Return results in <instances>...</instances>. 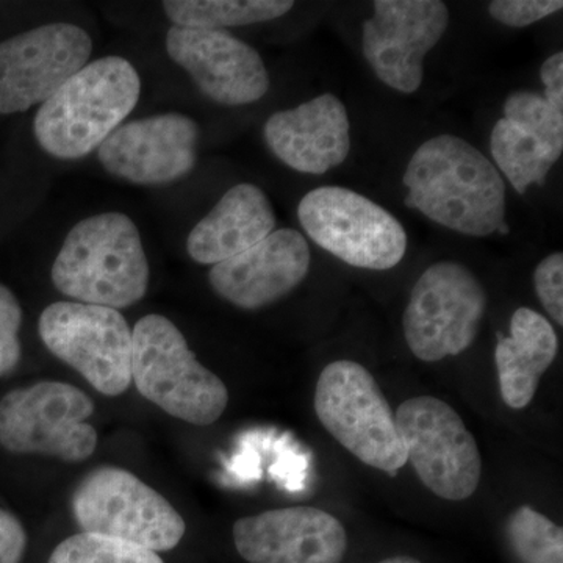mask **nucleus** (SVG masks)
<instances>
[{
    "mask_svg": "<svg viewBox=\"0 0 563 563\" xmlns=\"http://www.w3.org/2000/svg\"><path fill=\"white\" fill-rule=\"evenodd\" d=\"M407 461L439 498L463 501L483 476V459L472 432L450 404L433 396L407 399L395 415Z\"/></svg>",
    "mask_w": 563,
    "mask_h": 563,
    "instance_id": "9d476101",
    "label": "nucleus"
},
{
    "mask_svg": "<svg viewBox=\"0 0 563 563\" xmlns=\"http://www.w3.org/2000/svg\"><path fill=\"white\" fill-rule=\"evenodd\" d=\"M92 40L69 22H51L0 43V114L41 106L88 65Z\"/></svg>",
    "mask_w": 563,
    "mask_h": 563,
    "instance_id": "f8f14e48",
    "label": "nucleus"
},
{
    "mask_svg": "<svg viewBox=\"0 0 563 563\" xmlns=\"http://www.w3.org/2000/svg\"><path fill=\"white\" fill-rule=\"evenodd\" d=\"M498 340L495 362L504 402L510 409H525L558 355V333L543 314L520 307L510 320V335L498 333Z\"/></svg>",
    "mask_w": 563,
    "mask_h": 563,
    "instance_id": "aec40b11",
    "label": "nucleus"
},
{
    "mask_svg": "<svg viewBox=\"0 0 563 563\" xmlns=\"http://www.w3.org/2000/svg\"><path fill=\"white\" fill-rule=\"evenodd\" d=\"M547 102L563 113V54L551 55L540 69Z\"/></svg>",
    "mask_w": 563,
    "mask_h": 563,
    "instance_id": "c756f323",
    "label": "nucleus"
},
{
    "mask_svg": "<svg viewBox=\"0 0 563 563\" xmlns=\"http://www.w3.org/2000/svg\"><path fill=\"white\" fill-rule=\"evenodd\" d=\"M485 309L487 295L472 269L457 262L433 263L404 310L407 346L422 362L462 354L476 340Z\"/></svg>",
    "mask_w": 563,
    "mask_h": 563,
    "instance_id": "1a4fd4ad",
    "label": "nucleus"
},
{
    "mask_svg": "<svg viewBox=\"0 0 563 563\" xmlns=\"http://www.w3.org/2000/svg\"><path fill=\"white\" fill-rule=\"evenodd\" d=\"M132 380L163 412L196 426L220 420L229 391L217 374L201 365L173 321L147 314L132 331Z\"/></svg>",
    "mask_w": 563,
    "mask_h": 563,
    "instance_id": "20e7f679",
    "label": "nucleus"
},
{
    "mask_svg": "<svg viewBox=\"0 0 563 563\" xmlns=\"http://www.w3.org/2000/svg\"><path fill=\"white\" fill-rule=\"evenodd\" d=\"M233 542L250 563H342L343 525L317 507H285L240 518Z\"/></svg>",
    "mask_w": 563,
    "mask_h": 563,
    "instance_id": "dca6fc26",
    "label": "nucleus"
},
{
    "mask_svg": "<svg viewBox=\"0 0 563 563\" xmlns=\"http://www.w3.org/2000/svg\"><path fill=\"white\" fill-rule=\"evenodd\" d=\"M295 7L291 0H168L166 16L177 27L224 31L277 20Z\"/></svg>",
    "mask_w": 563,
    "mask_h": 563,
    "instance_id": "412c9836",
    "label": "nucleus"
},
{
    "mask_svg": "<svg viewBox=\"0 0 563 563\" xmlns=\"http://www.w3.org/2000/svg\"><path fill=\"white\" fill-rule=\"evenodd\" d=\"M314 412L344 450L380 472L407 463L395 413L373 374L352 361L329 363L318 377Z\"/></svg>",
    "mask_w": 563,
    "mask_h": 563,
    "instance_id": "39448f33",
    "label": "nucleus"
},
{
    "mask_svg": "<svg viewBox=\"0 0 563 563\" xmlns=\"http://www.w3.org/2000/svg\"><path fill=\"white\" fill-rule=\"evenodd\" d=\"M309 269L310 247L302 233L280 229L243 254L213 265L209 280L224 301L257 310L295 290Z\"/></svg>",
    "mask_w": 563,
    "mask_h": 563,
    "instance_id": "f3484780",
    "label": "nucleus"
},
{
    "mask_svg": "<svg viewBox=\"0 0 563 563\" xmlns=\"http://www.w3.org/2000/svg\"><path fill=\"white\" fill-rule=\"evenodd\" d=\"M27 548V533L13 514L0 509V563H21Z\"/></svg>",
    "mask_w": 563,
    "mask_h": 563,
    "instance_id": "c85d7f7f",
    "label": "nucleus"
},
{
    "mask_svg": "<svg viewBox=\"0 0 563 563\" xmlns=\"http://www.w3.org/2000/svg\"><path fill=\"white\" fill-rule=\"evenodd\" d=\"M363 24V55L377 79L412 95L422 84V63L443 38L450 11L440 0H376Z\"/></svg>",
    "mask_w": 563,
    "mask_h": 563,
    "instance_id": "ddd939ff",
    "label": "nucleus"
},
{
    "mask_svg": "<svg viewBox=\"0 0 563 563\" xmlns=\"http://www.w3.org/2000/svg\"><path fill=\"white\" fill-rule=\"evenodd\" d=\"M47 350L106 396L132 383V331L118 310L81 302H55L38 321Z\"/></svg>",
    "mask_w": 563,
    "mask_h": 563,
    "instance_id": "9b49d317",
    "label": "nucleus"
},
{
    "mask_svg": "<svg viewBox=\"0 0 563 563\" xmlns=\"http://www.w3.org/2000/svg\"><path fill=\"white\" fill-rule=\"evenodd\" d=\"M73 512L81 531L146 548L172 551L184 539V518L165 496L135 474L117 466L88 473L73 495Z\"/></svg>",
    "mask_w": 563,
    "mask_h": 563,
    "instance_id": "423d86ee",
    "label": "nucleus"
},
{
    "mask_svg": "<svg viewBox=\"0 0 563 563\" xmlns=\"http://www.w3.org/2000/svg\"><path fill=\"white\" fill-rule=\"evenodd\" d=\"M379 563H421L413 558H407V555H398V558L385 559V561Z\"/></svg>",
    "mask_w": 563,
    "mask_h": 563,
    "instance_id": "7c9ffc66",
    "label": "nucleus"
},
{
    "mask_svg": "<svg viewBox=\"0 0 563 563\" xmlns=\"http://www.w3.org/2000/svg\"><path fill=\"white\" fill-rule=\"evenodd\" d=\"M507 539L523 563H563L561 526L532 507H518L510 515Z\"/></svg>",
    "mask_w": 563,
    "mask_h": 563,
    "instance_id": "5701e85b",
    "label": "nucleus"
},
{
    "mask_svg": "<svg viewBox=\"0 0 563 563\" xmlns=\"http://www.w3.org/2000/svg\"><path fill=\"white\" fill-rule=\"evenodd\" d=\"M140 95L141 79L131 62L114 55L99 58L41 103L33 133L52 157L79 161L121 128Z\"/></svg>",
    "mask_w": 563,
    "mask_h": 563,
    "instance_id": "7ed1b4c3",
    "label": "nucleus"
},
{
    "mask_svg": "<svg viewBox=\"0 0 563 563\" xmlns=\"http://www.w3.org/2000/svg\"><path fill=\"white\" fill-rule=\"evenodd\" d=\"M402 181L406 206L450 231L476 239L510 232L501 173L461 136L443 133L422 143Z\"/></svg>",
    "mask_w": 563,
    "mask_h": 563,
    "instance_id": "f257e3e1",
    "label": "nucleus"
},
{
    "mask_svg": "<svg viewBox=\"0 0 563 563\" xmlns=\"http://www.w3.org/2000/svg\"><path fill=\"white\" fill-rule=\"evenodd\" d=\"M298 218L313 243L355 268L387 272L406 255L401 222L361 192L317 188L299 202Z\"/></svg>",
    "mask_w": 563,
    "mask_h": 563,
    "instance_id": "0eeeda50",
    "label": "nucleus"
},
{
    "mask_svg": "<svg viewBox=\"0 0 563 563\" xmlns=\"http://www.w3.org/2000/svg\"><path fill=\"white\" fill-rule=\"evenodd\" d=\"M150 277L139 228L118 211L77 222L52 265V282L62 295L114 310L141 301Z\"/></svg>",
    "mask_w": 563,
    "mask_h": 563,
    "instance_id": "f03ea898",
    "label": "nucleus"
},
{
    "mask_svg": "<svg viewBox=\"0 0 563 563\" xmlns=\"http://www.w3.org/2000/svg\"><path fill=\"white\" fill-rule=\"evenodd\" d=\"M276 213L257 185L232 187L187 239L188 255L201 265H217L243 254L276 229Z\"/></svg>",
    "mask_w": 563,
    "mask_h": 563,
    "instance_id": "6ab92c4d",
    "label": "nucleus"
},
{
    "mask_svg": "<svg viewBox=\"0 0 563 563\" xmlns=\"http://www.w3.org/2000/svg\"><path fill=\"white\" fill-rule=\"evenodd\" d=\"M263 135L269 151L288 168L314 176L342 165L351 151L346 107L331 92L277 111L266 121Z\"/></svg>",
    "mask_w": 563,
    "mask_h": 563,
    "instance_id": "a211bd4d",
    "label": "nucleus"
},
{
    "mask_svg": "<svg viewBox=\"0 0 563 563\" xmlns=\"http://www.w3.org/2000/svg\"><path fill=\"white\" fill-rule=\"evenodd\" d=\"M563 9L561 0H495L488 13L499 24L528 27Z\"/></svg>",
    "mask_w": 563,
    "mask_h": 563,
    "instance_id": "cd10ccee",
    "label": "nucleus"
},
{
    "mask_svg": "<svg viewBox=\"0 0 563 563\" xmlns=\"http://www.w3.org/2000/svg\"><path fill=\"white\" fill-rule=\"evenodd\" d=\"M533 287L548 314L563 325V254L548 255L533 272Z\"/></svg>",
    "mask_w": 563,
    "mask_h": 563,
    "instance_id": "bb28decb",
    "label": "nucleus"
},
{
    "mask_svg": "<svg viewBox=\"0 0 563 563\" xmlns=\"http://www.w3.org/2000/svg\"><path fill=\"white\" fill-rule=\"evenodd\" d=\"M95 404L74 385L44 380L0 399V446L13 454H43L84 462L95 454L98 432L87 420Z\"/></svg>",
    "mask_w": 563,
    "mask_h": 563,
    "instance_id": "6e6552de",
    "label": "nucleus"
},
{
    "mask_svg": "<svg viewBox=\"0 0 563 563\" xmlns=\"http://www.w3.org/2000/svg\"><path fill=\"white\" fill-rule=\"evenodd\" d=\"M21 324L20 301L10 288L0 284V377L13 372L21 361Z\"/></svg>",
    "mask_w": 563,
    "mask_h": 563,
    "instance_id": "a878e982",
    "label": "nucleus"
},
{
    "mask_svg": "<svg viewBox=\"0 0 563 563\" xmlns=\"http://www.w3.org/2000/svg\"><path fill=\"white\" fill-rule=\"evenodd\" d=\"M166 52L203 96L221 106H247L269 90L261 54L232 33L173 25L166 33Z\"/></svg>",
    "mask_w": 563,
    "mask_h": 563,
    "instance_id": "2eb2a0df",
    "label": "nucleus"
},
{
    "mask_svg": "<svg viewBox=\"0 0 563 563\" xmlns=\"http://www.w3.org/2000/svg\"><path fill=\"white\" fill-rule=\"evenodd\" d=\"M506 120L540 141L547 150L561 158L563 151V113L554 110L542 95L518 91L504 103Z\"/></svg>",
    "mask_w": 563,
    "mask_h": 563,
    "instance_id": "393cba45",
    "label": "nucleus"
},
{
    "mask_svg": "<svg viewBox=\"0 0 563 563\" xmlns=\"http://www.w3.org/2000/svg\"><path fill=\"white\" fill-rule=\"evenodd\" d=\"M199 128L180 113L121 125L103 141L98 158L111 176L144 187L172 184L195 169Z\"/></svg>",
    "mask_w": 563,
    "mask_h": 563,
    "instance_id": "4468645a",
    "label": "nucleus"
},
{
    "mask_svg": "<svg viewBox=\"0 0 563 563\" xmlns=\"http://www.w3.org/2000/svg\"><path fill=\"white\" fill-rule=\"evenodd\" d=\"M49 563H163L161 555L146 548L96 536V533H76L63 540Z\"/></svg>",
    "mask_w": 563,
    "mask_h": 563,
    "instance_id": "b1692460",
    "label": "nucleus"
},
{
    "mask_svg": "<svg viewBox=\"0 0 563 563\" xmlns=\"http://www.w3.org/2000/svg\"><path fill=\"white\" fill-rule=\"evenodd\" d=\"M490 146L496 169L509 179L520 195H525L531 185H543L559 161L540 141L506 118L493 128Z\"/></svg>",
    "mask_w": 563,
    "mask_h": 563,
    "instance_id": "4be33fe9",
    "label": "nucleus"
}]
</instances>
